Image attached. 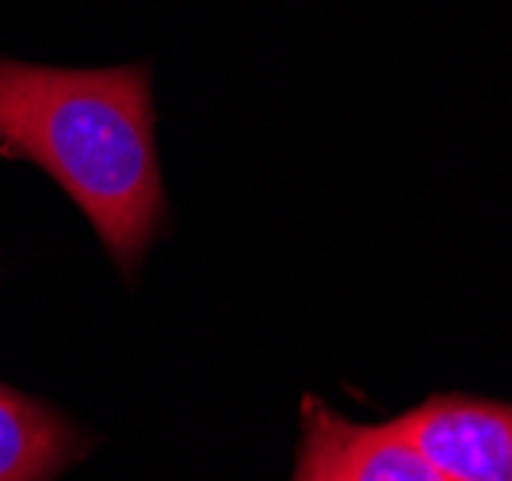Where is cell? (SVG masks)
Masks as SVG:
<instances>
[{"instance_id": "cell-3", "label": "cell", "mask_w": 512, "mask_h": 481, "mask_svg": "<svg viewBox=\"0 0 512 481\" xmlns=\"http://www.w3.org/2000/svg\"><path fill=\"white\" fill-rule=\"evenodd\" d=\"M394 424L455 481H512V405L432 398Z\"/></svg>"}, {"instance_id": "cell-2", "label": "cell", "mask_w": 512, "mask_h": 481, "mask_svg": "<svg viewBox=\"0 0 512 481\" xmlns=\"http://www.w3.org/2000/svg\"><path fill=\"white\" fill-rule=\"evenodd\" d=\"M291 481H455L398 432V424H356L325 401L302 405L299 466Z\"/></svg>"}, {"instance_id": "cell-1", "label": "cell", "mask_w": 512, "mask_h": 481, "mask_svg": "<svg viewBox=\"0 0 512 481\" xmlns=\"http://www.w3.org/2000/svg\"><path fill=\"white\" fill-rule=\"evenodd\" d=\"M0 149L50 172L104 249L123 268L138 264L165 207L142 65L0 62Z\"/></svg>"}, {"instance_id": "cell-4", "label": "cell", "mask_w": 512, "mask_h": 481, "mask_svg": "<svg viewBox=\"0 0 512 481\" xmlns=\"http://www.w3.org/2000/svg\"><path fill=\"white\" fill-rule=\"evenodd\" d=\"M73 455L69 424L0 386V481H50Z\"/></svg>"}]
</instances>
